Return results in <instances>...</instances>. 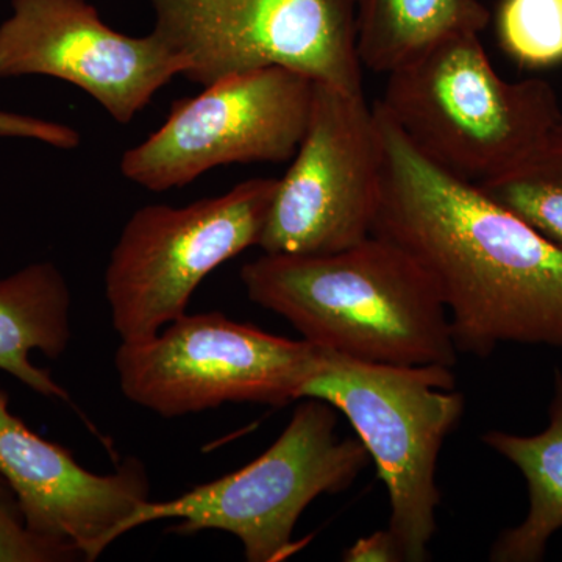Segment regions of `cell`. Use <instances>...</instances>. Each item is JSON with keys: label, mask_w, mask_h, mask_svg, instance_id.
<instances>
[{"label": "cell", "mask_w": 562, "mask_h": 562, "mask_svg": "<svg viewBox=\"0 0 562 562\" xmlns=\"http://www.w3.org/2000/svg\"><path fill=\"white\" fill-rule=\"evenodd\" d=\"M321 347L281 338L222 313L192 314L114 357L122 394L172 419L224 403L281 406L301 398Z\"/></svg>", "instance_id": "7"}, {"label": "cell", "mask_w": 562, "mask_h": 562, "mask_svg": "<svg viewBox=\"0 0 562 562\" xmlns=\"http://www.w3.org/2000/svg\"><path fill=\"white\" fill-rule=\"evenodd\" d=\"M83 560L74 547L33 535L20 503L0 473V562H65Z\"/></svg>", "instance_id": "18"}, {"label": "cell", "mask_w": 562, "mask_h": 562, "mask_svg": "<svg viewBox=\"0 0 562 562\" xmlns=\"http://www.w3.org/2000/svg\"><path fill=\"white\" fill-rule=\"evenodd\" d=\"M313 95V79L279 66L214 81L195 98L173 102L161 127L122 155V176L165 192L220 166L290 160Z\"/></svg>", "instance_id": "9"}, {"label": "cell", "mask_w": 562, "mask_h": 562, "mask_svg": "<svg viewBox=\"0 0 562 562\" xmlns=\"http://www.w3.org/2000/svg\"><path fill=\"white\" fill-rule=\"evenodd\" d=\"M454 386L452 368L379 364L322 349L299 398L327 402L357 431L390 495L387 528L405 562L430 560L439 453L465 408Z\"/></svg>", "instance_id": "4"}, {"label": "cell", "mask_w": 562, "mask_h": 562, "mask_svg": "<svg viewBox=\"0 0 562 562\" xmlns=\"http://www.w3.org/2000/svg\"><path fill=\"white\" fill-rule=\"evenodd\" d=\"M277 187L279 179H251L187 206L136 211L105 271L111 324L121 341L154 338L187 314L209 273L258 246Z\"/></svg>", "instance_id": "6"}, {"label": "cell", "mask_w": 562, "mask_h": 562, "mask_svg": "<svg viewBox=\"0 0 562 562\" xmlns=\"http://www.w3.org/2000/svg\"><path fill=\"white\" fill-rule=\"evenodd\" d=\"M302 401L280 438L257 460L173 501L143 503L125 524V535L176 519L171 531L179 535L231 532L250 562H279L297 553L305 542L292 535L310 503L349 490L371 461L360 439L336 436L331 405Z\"/></svg>", "instance_id": "5"}, {"label": "cell", "mask_w": 562, "mask_h": 562, "mask_svg": "<svg viewBox=\"0 0 562 562\" xmlns=\"http://www.w3.org/2000/svg\"><path fill=\"white\" fill-rule=\"evenodd\" d=\"M0 473L16 495L33 535L74 547L95 561L125 535V524L149 502L150 483L138 460L109 475L81 468L60 443L41 438L11 413L0 390Z\"/></svg>", "instance_id": "12"}, {"label": "cell", "mask_w": 562, "mask_h": 562, "mask_svg": "<svg viewBox=\"0 0 562 562\" xmlns=\"http://www.w3.org/2000/svg\"><path fill=\"white\" fill-rule=\"evenodd\" d=\"M382 173L375 111L362 94L314 81L312 113L291 168L279 179L258 247L324 255L372 235Z\"/></svg>", "instance_id": "10"}, {"label": "cell", "mask_w": 562, "mask_h": 562, "mask_svg": "<svg viewBox=\"0 0 562 562\" xmlns=\"http://www.w3.org/2000/svg\"><path fill=\"white\" fill-rule=\"evenodd\" d=\"M0 136L40 140L61 150L76 149L81 140L80 133L69 125L9 111H0Z\"/></svg>", "instance_id": "19"}, {"label": "cell", "mask_w": 562, "mask_h": 562, "mask_svg": "<svg viewBox=\"0 0 562 562\" xmlns=\"http://www.w3.org/2000/svg\"><path fill=\"white\" fill-rule=\"evenodd\" d=\"M154 33L205 88L249 70L286 68L362 94L355 0H147Z\"/></svg>", "instance_id": "8"}, {"label": "cell", "mask_w": 562, "mask_h": 562, "mask_svg": "<svg viewBox=\"0 0 562 562\" xmlns=\"http://www.w3.org/2000/svg\"><path fill=\"white\" fill-rule=\"evenodd\" d=\"M382 173L372 235L412 255L438 288L458 350L562 349V250L476 184L441 171L373 103Z\"/></svg>", "instance_id": "1"}, {"label": "cell", "mask_w": 562, "mask_h": 562, "mask_svg": "<svg viewBox=\"0 0 562 562\" xmlns=\"http://www.w3.org/2000/svg\"><path fill=\"white\" fill-rule=\"evenodd\" d=\"M379 103L422 157L472 184L519 161L562 121L552 85L503 79L475 32L436 41L387 72Z\"/></svg>", "instance_id": "3"}, {"label": "cell", "mask_w": 562, "mask_h": 562, "mask_svg": "<svg viewBox=\"0 0 562 562\" xmlns=\"http://www.w3.org/2000/svg\"><path fill=\"white\" fill-rule=\"evenodd\" d=\"M490 20L482 0H355L358 57L387 74L446 36L482 33Z\"/></svg>", "instance_id": "15"}, {"label": "cell", "mask_w": 562, "mask_h": 562, "mask_svg": "<svg viewBox=\"0 0 562 562\" xmlns=\"http://www.w3.org/2000/svg\"><path fill=\"white\" fill-rule=\"evenodd\" d=\"M346 562H405L401 546L390 528L358 539L342 553Z\"/></svg>", "instance_id": "20"}, {"label": "cell", "mask_w": 562, "mask_h": 562, "mask_svg": "<svg viewBox=\"0 0 562 562\" xmlns=\"http://www.w3.org/2000/svg\"><path fill=\"white\" fill-rule=\"evenodd\" d=\"M476 187L562 250V121L519 161Z\"/></svg>", "instance_id": "16"}, {"label": "cell", "mask_w": 562, "mask_h": 562, "mask_svg": "<svg viewBox=\"0 0 562 562\" xmlns=\"http://www.w3.org/2000/svg\"><path fill=\"white\" fill-rule=\"evenodd\" d=\"M483 442L513 462L527 482L530 508L516 527L492 543L495 562H539L550 539L562 528V372L554 371L549 425L538 435L486 431Z\"/></svg>", "instance_id": "14"}, {"label": "cell", "mask_w": 562, "mask_h": 562, "mask_svg": "<svg viewBox=\"0 0 562 562\" xmlns=\"http://www.w3.org/2000/svg\"><path fill=\"white\" fill-rule=\"evenodd\" d=\"M241 281L251 302L322 349L379 364H457L449 313L431 277L379 236L333 254H262L243 266Z\"/></svg>", "instance_id": "2"}, {"label": "cell", "mask_w": 562, "mask_h": 562, "mask_svg": "<svg viewBox=\"0 0 562 562\" xmlns=\"http://www.w3.org/2000/svg\"><path fill=\"white\" fill-rule=\"evenodd\" d=\"M181 72V58L154 32L114 31L88 0H11L0 22V79L68 81L120 124L135 120Z\"/></svg>", "instance_id": "11"}, {"label": "cell", "mask_w": 562, "mask_h": 562, "mask_svg": "<svg viewBox=\"0 0 562 562\" xmlns=\"http://www.w3.org/2000/svg\"><path fill=\"white\" fill-rule=\"evenodd\" d=\"M70 291L52 262H35L0 279V371L44 397L70 402L50 373L36 368L31 351L60 358L70 341Z\"/></svg>", "instance_id": "13"}, {"label": "cell", "mask_w": 562, "mask_h": 562, "mask_svg": "<svg viewBox=\"0 0 562 562\" xmlns=\"http://www.w3.org/2000/svg\"><path fill=\"white\" fill-rule=\"evenodd\" d=\"M497 36L506 55L524 68L561 65L562 0H502Z\"/></svg>", "instance_id": "17"}]
</instances>
